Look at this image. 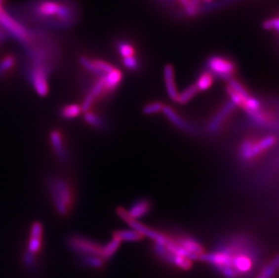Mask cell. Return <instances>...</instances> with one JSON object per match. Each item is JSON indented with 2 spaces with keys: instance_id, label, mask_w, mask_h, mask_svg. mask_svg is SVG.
<instances>
[{
  "instance_id": "f1b7e54d",
  "label": "cell",
  "mask_w": 279,
  "mask_h": 278,
  "mask_svg": "<svg viewBox=\"0 0 279 278\" xmlns=\"http://www.w3.org/2000/svg\"><path fill=\"white\" fill-rule=\"evenodd\" d=\"M123 64L126 69L130 70V71H136L138 66H139V63L138 60L136 56H132V57L124 58L123 59Z\"/></svg>"
},
{
  "instance_id": "3957f363",
  "label": "cell",
  "mask_w": 279,
  "mask_h": 278,
  "mask_svg": "<svg viewBox=\"0 0 279 278\" xmlns=\"http://www.w3.org/2000/svg\"><path fill=\"white\" fill-rule=\"evenodd\" d=\"M276 144L277 137L272 135L262 137L260 139H245L239 147V155L245 161L253 160L269 150V148L274 147Z\"/></svg>"
},
{
  "instance_id": "603a6c76",
  "label": "cell",
  "mask_w": 279,
  "mask_h": 278,
  "mask_svg": "<svg viewBox=\"0 0 279 278\" xmlns=\"http://www.w3.org/2000/svg\"><path fill=\"white\" fill-rule=\"evenodd\" d=\"M84 120L87 124H89L90 126L97 129H101L105 127V123L103 119L100 118V116L97 115L92 111H85Z\"/></svg>"
},
{
  "instance_id": "ba28073f",
  "label": "cell",
  "mask_w": 279,
  "mask_h": 278,
  "mask_svg": "<svg viewBox=\"0 0 279 278\" xmlns=\"http://www.w3.org/2000/svg\"><path fill=\"white\" fill-rule=\"evenodd\" d=\"M154 250L158 255V257H160L164 262L169 263L173 266L179 268L182 270H190L193 267L192 260H190L186 257H180V256H176V255L170 253L163 244L155 242Z\"/></svg>"
},
{
  "instance_id": "e0dca14e",
  "label": "cell",
  "mask_w": 279,
  "mask_h": 278,
  "mask_svg": "<svg viewBox=\"0 0 279 278\" xmlns=\"http://www.w3.org/2000/svg\"><path fill=\"white\" fill-rule=\"evenodd\" d=\"M248 117L250 118V119L256 126H261L264 128L265 127L272 128L274 126V121H273L272 117L266 111H262L261 109L248 114Z\"/></svg>"
},
{
  "instance_id": "f546056e",
  "label": "cell",
  "mask_w": 279,
  "mask_h": 278,
  "mask_svg": "<svg viewBox=\"0 0 279 278\" xmlns=\"http://www.w3.org/2000/svg\"><path fill=\"white\" fill-rule=\"evenodd\" d=\"M263 28L266 30H275V31H279V18H271L263 23Z\"/></svg>"
},
{
  "instance_id": "44dd1931",
  "label": "cell",
  "mask_w": 279,
  "mask_h": 278,
  "mask_svg": "<svg viewBox=\"0 0 279 278\" xmlns=\"http://www.w3.org/2000/svg\"><path fill=\"white\" fill-rule=\"evenodd\" d=\"M199 92V90L197 89V87L195 86V84H192L188 86L185 90H183L181 93L178 94V99H177V102L185 105L190 102L191 100L195 98L197 93Z\"/></svg>"
},
{
  "instance_id": "d6a6232c",
  "label": "cell",
  "mask_w": 279,
  "mask_h": 278,
  "mask_svg": "<svg viewBox=\"0 0 279 278\" xmlns=\"http://www.w3.org/2000/svg\"><path fill=\"white\" fill-rule=\"evenodd\" d=\"M204 1H205V2H211L212 0H204Z\"/></svg>"
},
{
  "instance_id": "7402d4cb",
  "label": "cell",
  "mask_w": 279,
  "mask_h": 278,
  "mask_svg": "<svg viewBox=\"0 0 279 278\" xmlns=\"http://www.w3.org/2000/svg\"><path fill=\"white\" fill-rule=\"evenodd\" d=\"M81 111V107L78 104H70L63 107L60 111V115L64 119H74L80 115Z\"/></svg>"
},
{
  "instance_id": "ac0fdd59",
  "label": "cell",
  "mask_w": 279,
  "mask_h": 278,
  "mask_svg": "<svg viewBox=\"0 0 279 278\" xmlns=\"http://www.w3.org/2000/svg\"><path fill=\"white\" fill-rule=\"evenodd\" d=\"M112 238H115L119 241L138 242L142 240L144 237L135 230H120L113 233Z\"/></svg>"
},
{
  "instance_id": "8992f818",
  "label": "cell",
  "mask_w": 279,
  "mask_h": 278,
  "mask_svg": "<svg viewBox=\"0 0 279 278\" xmlns=\"http://www.w3.org/2000/svg\"><path fill=\"white\" fill-rule=\"evenodd\" d=\"M27 78L30 80L33 88L39 96L44 97L48 94V76L50 73L40 65L30 64L27 67Z\"/></svg>"
},
{
  "instance_id": "d4e9b609",
  "label": "cell",
  "mask_w": 279,
  "mask_h": 278,
  "mask_svg": "<svg viewBox=\"0 0 279 278\" xmlns=\"http://www.w3.org/2000/svg\"><path fill=\"white\" fill-rule=\"evenodd\" d=\"M16 65V58L13 55H6L0 60V78L4 77L5 74L10 72Z\"/></svg>"
},
{
  "instance_id": "7a4b0ae2",
  "label": "cell",
  "mask_w": 279,
  "mask_h": 278,
  "mask_svg": "<svg viewBox=\"0 0 279 278\" xmlns=\"http://www.w3.org/2000/svg\"><path fill=\"white\" fill-rule=\"evenodd\" d=\"M48 191L59 215H68L74 205V191L68 181L60 176L48 179Z\"/></svg>"
},
{
  "instance_id": "8fae6325",
  "label": "cell",
  "mask_w": 279,
  "mask_h": 278,
  "mask_svg": "<svg viewBox=\"0 0 279 278\" xmlns=\"http://www.w3.org/2000/svg\"><path fill=\"white\" fill-rule=\"evenodd\" d=\"M50 143L53 147V152L56 158L62 163H66L69 161V153L65 142L63 139V134L59 130H53L50 133Z\"/></svg>"
},
{
  "instance_id": "ffe728a7",
  "label": "cell",
  "mask_w": 279,
  "mask_h": 278,
  "mask_svg": "<svg viewBox=\"0 0 279 278\" xmlns=\"http://www.w3.org/2000/svg\"><path fill=\"white\" fill-rule=\"evenodd\" d=\"M214 82L213 74L210 72H204L198 77L195 86L199 91H205L207 89H211V86Z\"/></svg>"
},
{
  "instance_id": "7c38bea8",
  "label": "cell",
  "mask_w": 279,
  "mask_h": 278,
  "mask_svg": "<svg viewBox=\"0 0 279 278\" xmlns=\"http://www.w3.org/2000/svg\"><path fill=\"white\" fill-rule=\"evenodd\" d=\"M42 225L40 222H35L30 230V238L27 245V252L33 255L38 254L42 248Z\"/></svg>"
},
{
  "instance_id": "52a82bcc",
  "label": "cell",
  "mask_w": 279,
  "mask_h": 278,
  "mask_svg": "<svg viewBox=\"0 0 279 278\" xmlns=\"http://www.w3.org/2000/svg\"><path fill=\"white\" fill-rule=\"evenodd\" d=\"M210 73L215 74L221 79L229 81L233 79L236 73V65L231 60L222 56H212L208 61Z\"/></svg>"
},
{
  "instance_id": "277c9868",
  "label": "cell",
  "mask_w": 279,
  "mask_h": 278,
  "mask_svg": "<svg viewBox=\"0 0 279 278\" xmlns=\"http://www.w3.org/2000/svg\"><path fill=\"white\" fill-rule=\"evenodd\" d=\"M68 246L73 251L81 256H100L101 247L97 242L84 236L73 235L67 240Z\"/></svg>"
},
{
  "instance_id": "4316f807",
  "label": "cell",
  "mask_w": 279,
  "mask_h": 278,
  "mask_svg": "<svg viewBox=\"0 0 279 278\" xmlns=\"http://www.w3.org/2000/svg\"><path fill=\"white\" fill-rule=\"evenodd\" d=\"M119 53L121 55V57L124 58L132 57L136 56V51L135 48L132 46L131 44L127 42H120L118 46Z\"/></svg>"
},
{
  "instance_id": "30bf717a",
  "label": "cell",
  "mask_w": 279,
  "mask_h": 278,
  "mask_svg": "<svg viewBox=\"0 0 279 278\" xmlns=\"http://www.w3.org/2000/svg\"><path fill=\"white\" fill-rule=\"evenodd\" d=\"M173 238L178 245L191 254L194 260H200V256L204 253V248L200 245V242L186 235H180Z\"/></svg>"
},
{
  "instance_id": "5b68a950",
  "label": "cell",
  "mask_w": 279,
  "mask_h": 278,
  "mask_svg": "<svg viewBox=\"0 0 279 278\" xmlns=\"http://www.w3.org/2000/svg\"><path fill=\"white\" fill-rule=\"evenodd\" d=\"M0 25L9 32L13 37L21 42L23 45H27L32 40L31 33L23 27L18 22L11 17L6 12L0 11Z\"/></svg>"
},
{
  "instance_id": "9a60e30c",
  "label": "cell",
  "mask_w": 279,
  "mask_h": 278,
  "mask_svg": "<svg viewBox=\"0 0 279 278\" xmlns=\"http://www.w3.org/2000/svg\"><path fill=\"white\" fill-rule=\"evenodd\" d=\"M152 209V202L148 199H139L131 205L130 209L127 210L133 220L137 221L143 217L148 215Z\"/></svg>"
},
{
  "instance_id": "836d02e7",
  "label": "cell",
  "mask_w": 279,
  "mask_h": 278,
  "mask_svg": "<svg viewBox=\"0 0 279 278\" xmlns=\"http://www.w3.org/2000/svg\"><path fill=\"white\" fill-rule=\"evenodd\" d=\"M2 1H3V0H0V6H1V4H2Z\"/></svg>"
},
{
  "instance_id": "4dcf8cb0",
  "label": "cell",
  "mask_w": 279,
  "mask_h": 278,
  "mask_svg": "<svg viewBox=\"0 0 279 278\" xmlns=\"http://www.w3.org/2000/svg\"><path fill=\"white\" fill-rule=\"evenodd\" d=\"M116 211L118 216L121 219L122 221H125L127 224L129 223V221H131L132 220H133L131 217H130V215H129L128 211H127L125 208H123V207H118Z\"/></svg>"
},
{
  "instance_id": "5bb4252c",
  "label": "cell",
  "mask_w": 279,
  "mask_h": 278,
  "mask_svg": "<svg viewBox=\"0 0 279 278\" xmlns=\"http://www.w3.org/2000/svg\"><path fill=\"white\" fill-rule=\"evenodd\" d=\"M162 111H163V114L166 116L169 121L172 122L176 127H178L182 130H185V131H194V127L190 124L189 122L185 120L176 111H174L172 107L163 105Z\"/></svg>"
},
{
  "instance_id": "4fadbf2b",
  "label": "cell",
  "mask_w": 279,
  "mask_h": 278,
  "mask_svg": "<svg viewBox=\"0 0 279 278\" xmlns=\"http://www.w3.org/2000/svg\"><path fill=\"white\" fill-rule=\"evenodd\" d=\"M163 77H164V82H165L166 91H167L169 98L174 102H177L179 93L176 88L175 78H174V69L172 64H166L164 66Z\"/></svg>"
},
{
  "instance_id": "2e32d148",
  "label": "cell",
  "mask_w": 279,
  "mask_h": 278,
  "mask_svg": "<svg viewBox=\"0 0 279 278\" xmlns=\"http://www.w3.org/2000/svg\"><path fill=\"white\" fill-rule=\"evenodd\" d=\"M103 78L105 81L107 93L110 94L120 86V84L121 83L123 74L119 69L114 68L111 73L103 75Z\"/></svg>"
},
{
  "instance_id": "1f68e13d",
  "label": "cell",
  "mask_w": 279,
  "mask_h": 278,
  "mask_svg": "<svg viewBox=\"0 0 279 278\" xmlns=\"http://www.w3.org/2000/svg\"><path fill=\"white\" fill-rule=\"evenodd\" d=\"M24 263L26 265V267L28 268H33L36 265V258H35V255H33L29 252H27L24 256Z\"/></svg>"
},
{
  "instance_id": "484cf974",
  "label": "cell",
  "mask_w": 279,
  "mask_h": 278,
  "mask_svg": "<svg viewBox=\"0 0 279 278\" xmlns=\"http://www.w3.org/2000/svg\"><path fill=\"white\" fill-rule=\"evenodd\" d=\"M82 262L87 267L92 268H100L104 265V260L99 256H84Z\"/></svg>"
},
{
  "instance_id": "9c48e42d",
  "label": "cell",
  "mask_w": 279,
  "mask_h": 278,
  "mask_svg": "<svg viewBox=\"0 0 279 278\" xmlns=\"http://www.w3.org/2000/svg\"><path fill=\"white\" fill-rule=\"evenodd\" d=\"M236 106L232 101H228L221 107V110L215 113V115L211 118V120L208 124V130L211 133H217L220 131L221 126L224 125L229 118L232 116Z\"/></svg>"
},
{
  "instance_id": "83f0119b",
  "label": "cell",
  "mask_w": 279,
  "mask_h": 278,
  "mask_svg": "<svg viewBox=\"0 0 279 278\" xmlns=\"http://www.w3.org/2000/svg\"><path fill=\"white\" fill-rule=\"evenodd\" d=\"M163 107V105L162 104V102L155 101V102L148 103V104L145 106L143 108V112L146 115H154V114H157V113H159L160 111H162Z\"/></svg>"
},
{
  "instance_id": "6da1fadb",
  "label": "cell",
  "mask_w": 279,
  "mask_h": 278,
  "mask_svg": "<svg viewBox=\"0 0 279 278\" xmlns=\"http://www.w3.org/2000/svg\"><path fill=\"white\" fill-rule=\"evenodd\" d=\"M260 258L256 242L246 235H235L221 242L207 260L224 278H239L252 273Z\"/></svg>"
},
{
  "instance_id": "cb8c5ba5",
  "label": "cell",
  "mask_w": 279,
  "mask_h": 278,
  "mask_svg": "<svg viewBox=\"0 0 279 278\" xmlns=\"http://www.w3.org/2000/svg\"><path fill=\"white\" fill-rule=\"evenodd\" d=\"M279 268V257H275L273 260L262 269V271L258 275L257 278H273Z\"/></svg>"
},
{
  "instance_id": "d6986e66",
  "label": "cell",
  "mask_w": 279,
  "mask_h": 278,
  "mask_svg": "<svg viewBox=\"0 0 279 278\" xmlns=\"http://www.w3.org/2000/svg\"><path fill=\"white\" fill-rule=\"evenodd\" d=\"M121 242L119 241L115 238H112L111 241L109 242L105 246L101 247V251H100V257L106 261L108 259H110L111 257L115 255V253L118 251V249L120 248Z\"/></svg>"
}]
</instances>
